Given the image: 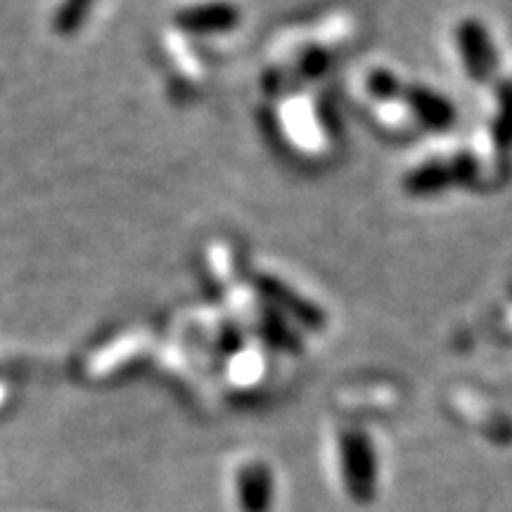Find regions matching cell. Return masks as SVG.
Listing matches in <instances>:
<instances>
[{
    "mask_svg": "<svg viewBox=\"0 0 512 512\" xmlns=\"http://www.w3.org/2000/svg\"><path fill=\"white\" fill-rule=\"evenodd\" d=\"M491 140L501 152L512 150V81L498 88L496 117L491 121Z\"/></svg>",
    "mask_w": 512,
    "mask_h": 512,
    "instance_id": "9c48e42d",
    "label": "cell"
},
{
    "mask_svg": "<svg viewBox=\"0 0 512 512\" xmlns=\"http://www.w3.org/2000/svg\"><path fill=\"white\" fill-rule=\"evenodd\" d=\"M98 0H62L53 15V31L60 36H72L88 22Z\"/></svg>",
    "mask_w": 512,
    "mask_h": 512,
    "instance_id": "ba28073f",
    "label": "cell"
},
{
    "mask_svg": "<svg viewBox=\"0 0 512 512\" xmlns=\"http://www.w3.org/2000/svg\"><path fill=\"white\" fill-rule=\"evenodd\" d=\"M261 328H264V335L268 342L273 344V347H278L283 351H292V354L302 351V339H299L297 332H294L290 325L280 318L278 311L264 309V313H261Z\"/></svg>",
    "mask_w": 512,
    "mask_h": 512,
    "instance_id": "30bf717a",
    "label": "cell"
},
{
    "mask_svg": "<svg viewBox=\"0 0 512 512\" xmlns=\"http://www.w3.org/2000/svg\"><path fill=\"white\" fill-rule=\"evenodd\" d=\"M339 463L349 496L358 503H368L375 496L377 460L366 432L347 430L339 434Z\"/></svg>",
    "mask_w": 512,
    "mask_h": 512,
    "instance_id": "7a4b0ae2",
    "label": "cell"
},
{
    "mask_svg": "<svg viewBox=\"0 0 512 512\" xmlns=\"http://www.w3.org/2000/svg\"><path fill=\"white\" fill-rule=\"evenodd\" d=\"M456 43L467 76L477 83L489 81V76L496 72V48L484 24L475 17L463 19L456 29Z\"/></svg>",
    "mask_w": 512,
    "mask_h": 512,
    "instance_id": "5b68a950",
    "label": "cell"
},
{
    "mask_svg": "<svg viewBox=\"0 0 512 512\" xmlns=\"http://www.w3.org/2000/svg\"><path fill=\"white\" fill-rule=\"evenodd\" d=\"M477 159L470 152H458V155L446 159H432L403 176V190L411 197H432L448 188L458 185H470L477 178Z\"/></svg>",
    "mask_w": 512,
    "mask_h": 512,
    "instance_id": "6da1fadb",
    "label": "cell"
},
{
    "mask_svg": "<svg viewBox=\"0 0 512 512\" xmlns=\"http://www.w3.org/2000/svg\"><path fill=\"white\" fill-rule=\"evenodd\" d=\"M330 60L332 57L325 48H309L302 57H299V72L316 79V76H320L330 67Z\"/></svg>",
    "mask_w": 512,
    "mask_h": 512,
    "instance_id": "7c38bea8",
    "label": "cell"
},
{
    "mask_svg": "<svg viewBox=\"0 0 512 512\" xmlns=\"http://www.w3.org/2000/svg\"><path fill=\"white\" fill-rule=\"evenodd\" d=\"M256 290L261 297L266 299L268 306H273L275 311H283L287 316L297 320L299 325L311 332L325 330L328 316L323 309H318L311 299H306L297 290H292L290 285H285L283 280L273 278V275H259L256 278Z\"/></svg>",
    "mask_w": 512,
    "mask_h": 512,
    "instance_id": "3957f363",
    "label": "cell"
},
{
    "mask_svg": "<svg viewBox=\"0 0 512 512\" xmlns=\"http://www.w3.org/2000/svg\"><path fill=\"white\" fill-rule=\"evenodd\" d=\"M401 102L413 112V117L425 128H430V131H448L458 119V112L456 107L451 105V100L444 98V95L437 91H432V88L420 86V83H406Z\"/></svg>",
    "mask_w": 512,
    "mask_h": 512,
    "instance_id": "8992f818",
    "label": "cell"
},
{
    "mask_svg": "<svg viewBox=\"0 0 512 512\" xmlns=\"http://www.w3.org/2000/svg\"><path fill=\"white\" fill-rule=\"evenodd\" d=\"M240 503L245 512H266L273 498L271 470L261 463H249L240 470L238 477Z\"/></svg>",
    "mask_w": 512,
    "mask_h": 512,
    "instance_id": "52a82bcc",
    "label": "cell"
},
{
    "mask_svg": "<svg viewBox=\"0 0 512 512\" xmlns=\"http://www.w3.org/2000/svg\"><path fill=\"white\" fill-rule=\"evenodd\" d=\"M366 86H368V93L373 95L375 100L392 102V100H401L406 81L399 79L394 72H389V69H373L368 76Z\"/></svg>",
    "mask_w": 512,
    "mask_h": 512,
    "instance_id": "8fae6325",
    "label": "cell"
},
{
    "mask_svg": "<svg viewBox=\"0 0 512 512\" xmlns=\"http://www.w3.org/2000/svg\"><path fill=\"white\" fill-rule=\"evenodd\" d=\"M242 12L238 5L228 0H211V3L185 5L174 15V24L185 34L195 36H214L230 34L240 27Z\"/></svg>",
    "mask_w": 512,
    "mask_h": 512,
    "instance_id": "277c9868",
    "label": "cell"
}]
</instances>
